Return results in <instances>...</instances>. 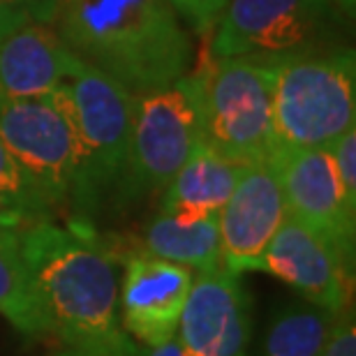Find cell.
Listing matches in <instances>:
<instances>
[{
    "mask_svg": "<svg viewBox=\"0 0 356 356\" xmlns=\"http://www.w3.org/2000/svg\"><path fill=\"white\" fill-rule=\"evenodd\" d=\"M19 245L49 336L86 356H139L120 324L118 270L104 248L51 218L21 227Z\"/></svg>",
    "mask_w": 356,
    "mask_h": 356,
    "instance_id": "1",
    "label": "cell"
},
{
    "mask_svg": "<svg viewBox=\"0 0 356 356\" xmlns=\"http://www.w3.org/2000/svg\"><path fill=\"white\" fill-rule=\"evenodd\" d=\"M54 28L70 54L132 92L169 86L192 63L172 0H60Z\"/></svg>",
    "mask_w": 356,
    "mask_h": 356,
    "instance_id": "2",
    "label": "cell"
},
{
    "mask_svg": "<svg viewBox=\"0 0 356 356\" xmlns=\"http://www.w3.org/2000/svg\"><path fill=\"white\" fill-rule=\"evenodd\" d=\"M56 92L76 144L70 206L88 216L123 178L130 151L134 92L83 60H76L72 74Z\"/></svg>",
    "mask_w": 356,
    "mask_h": 356,
    "instance_id": "3",
    "label": "cell"
},
{
    "mask_svg": "<svg viewBox=\"0 0 356 356\" xmlns=\"http://www.w3.org/2000/svg\"><path fill=\"white\" fill-rule=\"evenodd\" d=\"M273 137L280 148H319L356 125L352 49L289 56L270 63Z\"/></svg>",
    "mask_w": 356,
    "mask_h": 356,
    "instance_id": "4",
    "label": "cell"
},
{
    "mask_svg": "<svg viewBox=\"0 0 356 356\" xmlns=\"http://www.w3.org/2000/svg\"><path fill=\"white\" fill-rule=\"evenodd\" d=\"M202 141L236 162L270 160L275 153L270 63L254 58H211L192 74Z\"/></svg>",
    "mask_w": 356,
    "mask_h": 356,
    "instance_id": "5",
    "label": "cell"
},
{
    "mask_svg": "<svg viewBox=\"0 0 356 356\" xmlns=\"http://www.w3.org/2000/svg\"><path fill=\"white\" fill-rule=\"evenodd\" d=\"M338 14L345 12L331 0H227L211 31V58L317 54L329 47Z\"/></svg>",
    "mask_w": 356,
    "mask_h": 356,
    "instance_id": "6",
    "label": "cell"
},
{
    "mask_svg": "<svg viewBox=\"0 0 356 356\" xmlns=\"http://www.w3.org/2000/svg\"><path fill=\"white\" fill-rule=\"evenodd\" d=\"M199 141V109L190 74L169 86L134 92L130 151L118 185L120 195L137 199L165 192Z\"/></svg>",
    "mask_w": 356,
    "mask_h": 356,
    "instance_id": "7",
    "label": "cell"
},
{
    "mask_svg": "<svg viewBox=\"0 0 356 356\" xmlns=\"http://www.w3.org/2000/svg\"><path fill=\"white\" fill-rule=\"evenodd\" d=\"M0 141L49 211L70 206L76 144L58 92L0 99Z\"/></svg>",
    "mask_w": 356,
    "mask_h": 356,
    "instance_id": "8",
    "label": "cell"
},
{
    "mask_svg": "<svg viewBox=\"0 0 356 356\" xmlns=\"http://www.w3.org/2000/svg\"><path fill=\"white\" fill-rule=\"evenodd\" d=\"M352 268L354 257L291 216L284 218L259 261V270L333 312L352 305Z\"/></svg>",
    "mask_w": 356,
    "mask_h": 356,
    "instance_id": "9",
    "label": "cell"
},
{
    "mask_svg": "<svg viewBox=\"0 0 356 356\" xmlns=\"http://www.w3.org/2000/svg\"><path fill=\"white\" fill-rule=\"evenodd\" d=\"M270 160L280 178L287 216L354 257L356 209L347 204L329 146L280 148Z\"/></svg>",
    "mask_w": 356,
    "mask_h": 356,
    "instance_id": "10",
    "label": "cell"
},
{
    "mask_svg": "<svg viewBox=\"0 0 356 356\" xmlns=\"http://www.w3.org/2000/svg\"><path fill=\"white\" fill-rule=\"evenodd\" d=\"M176 336L185 356H250L252 303L241 275L195 273Z\"/></svg>",
    "mask_w": 356,
    "mask_h": 356,
    "instance_id": "11",
    "label": "cell"
},
{
    "mask_svg": "<svg viewBox=\"0 0 356 356\" xmlns=\"http://www.w3.org/2000/svg\"><path fill=\"white\" fill-rule=\"evenodd\" d=\"M287 218L273 160L245 165L218 213L222 268L236 275L259 270L261 254Z\"/></svg>",
    "mask_w": 356,
    "mask_h": 356,
    "instance_id": "12",
    "label": "cell"
},
{
    "mask_svg": "<svg viewBox=\"0 0 356 356\" xmlns=\"http://www.w3.org/2000/svg\"><path fill=\"white\" fill-rule=\"evenodd\" d=\"M195 273L144 250L127 257L118 277V312L125 333L141 347L176 336Z\"/></svg>",
    "mask_w": 356,
    "mask_h": 356,
    "instance_id": "13",
    "label": "cell"
},
{
    "mask_svg": "<svg viewBox=\"0 0 356 356\" xmlns=\"http://www.w3.org/2000/svg\"><path fill=\"white\" fill-rule=\"evenodd\" d=\"M76 56L63 44L54 24L10 26L0 31V99H28L54 92L67 81Z\"/></svg>",
    "mask_w": 356,
    "mask_h": 356,
    "instance_id": "14",
    "label": "cell"
},
{
    "mask_svg": "<svg viewBox=\"0 0 356 356\" xmlns=\"http://www.w3.org/2000/svg\"><path fill=\"white\" fill-rule=\"evenodd\" d=\"M245 165L218 155L204 141H199L185 165L162 192V213L176 218H213L229 199Z\"/></svg>",
    "mask_w": 356,
    "mask_h": 356,
    "instance_id": "15",
    "label": "cell"
},
{
    "mask_svg": "<svg viewBox=\"0 0 356 356\" xmlns=\"http://www.w3.org/2000/svg\"><path fill=\"white\" fill-rule=\"evenodd\" d=\"M144 252L181 264L192 273L222 268L218 216L188 220L158 211L144 229Z\"/></svg>",
    "mask_w": 356,
    "mask_h": 356,
    "instance_id": "16",
    "label": "cell"
},
{
    "mask_svg": "<svg viewBox=\"0 0 356 356\" xmlns=\"http://www.w3.org/2000/svg\"><path fill=\"white\" fill-rule=\"evenodd\" d=\"M340 312L305 298H291L270 312L259 356H322Z\"/></svg>",
    "mask_w": 356,
    "mask_h": 356,
    "instance_id": "17",
    "label": "cell"
},
{
    "mask_svg": "<svg viewBox=\"0 0 356 356\" xmlns=\"http://www.w3.org/2000/svg\"><path fill=\"white\" fill-rule=\"evenodd\" d=\"M0 317L24 338L49 336V322L35 294L19 245V229H0Z\"/></svg>",
    "mask_w": 356,
    "mask_h": 356,
    "instance_id": "18",
    "label": "cell"
},
{
    "mask_svg": "<svg viewBox=\"0 0 356 356\" xmlns=\"http://www.w3.org/2000/svg\"><path fill=\"white\" fill-rule=\"evenodd\" d=\"M0 199L14 206V209L24 211L26 216H31L33 220L51 218V211L47 209V204L42 202L38 192H35L31 188V183L24 178L21 169L17 167V162L7 153L3 141H0Z\"/></svg>",
    "mask_w": 356,
    "mask_h": 356,
    "instance_id": "19",
    "label": "cell"
},
{
    "mask_svg": "<svg viewBox=\"0 0 356 356\" xmlns=\"http://www.w3.org/2000/svg\"><path fill=\"white\" fill-rule=\"evenodd\" d=\"M333 165L340 178V185L345 190L347 204L356 209V125L345 130L329 144Z\"/></svg>",
    "mask_w": 356,
    "mask_h": 356,
    "instance_id": "20",
    "label": "cell"
},
{
    "mask_svg": "<svg viewBox=\"0 0 356 356\" xmlns=\"http://www.w3.org/2000/svg\"><path fill=\"white\" fill-rule=\"evenodd\" d=\"M60 0H0V31L10 26L28 24H54Z\"/></svg>",
    "mask_w": 356,
    "mask_h": 356,
    "instance_id": "21",
    "label": "cell"
},
{
    "mask_svg": "<svg viewBox=\"0 0 356 356\" xmlns=\"http://www.w3.org/2000/svg\"><path fill=\"white\" fill-rule=\"evenodd\" d=\"M178 17L199 33H211L227 0H172Z\"/></svg>",
    "mask_w": 356,
    "mask_h": 356,
    "instance_id": "22",
    "label": "cell"
},
{
    "mask_svg": "<svg viewBox=\"0 0 356 356\" xmlns=\"http://www.w3.org/2000/svg\"><path fill=\"white\" fill-rule=\"evenodd\" d=\"M322 356H356V319L352 305L340 312L336 329H333Z\"/></svg>",
    "mask_w": 356,
    "mask_h": 356,
    "instance_id": "23",
    "label": "cell"
},
{
    "mask_svg": "<svg viewBox=\"0 0 356 356\" xmlns=\"http://www.w3.org/2000/svg\"><path fill=\"white\" fill-rule=\"evenodd\" d=\"M31 222H35L31 216H26L24 211L14 209V206L0 199V229H21V227Z\"/></svg>",
    "mask_w": 356,
    "mask_h": 356,
    "instance_id": "24",
    "label": "cell"
},
{
    "mask_svg": "<svg viewBox=\"0 0 356 356\" xmlns=\"http://www.w3.org/2000/svg\"><path fill=\"white\" fill-rule=\"evenodd\" d=\"M144 356H185V350L181 345V340H178V336L169 338L167 343L162 345H155V347H144Z\"/></svg>",
    "mask_w": 356,
    "mask_h": 356,
    "instance_id": "25",
    "label": "cell"
},
{
    "mask_svg": "<svg viewBox=\"0 0 356 356\" xmlns=\"http://www.w3.org/2000/svg\"><path fill=\"white\" fill-rule=\"evenodd\" d=\"M331 3H333V5H338L345 14H352V12H354V3H356V0H331Z\"/></svg>",
    "mask_w": 356,
    "mask_h": 356,
    "instance_id": "26",
    "label": "cell"
},
{
    "mask_svg": "<svg viewBox=\"0 0 356 356\" xmlns=\"http://www.w3.org/2000/svg\"><path fill=\"white\" fill-rule=\"evenodd\" d=\"M51 356H86V354H81V352H76V350H70V347H58Z\"/></svg>",
    "mask_w": 356,
    "mask_h": 356,
    "instance_id": "27",
    "label": "cell"
}]
</instances>
